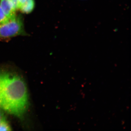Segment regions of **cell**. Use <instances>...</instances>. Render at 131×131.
Masks as SVG:
<instances>
[{"instance_id":"obj_4","label":"cell","mask_w":131,"mask_h":131,"mask_svg":"<svg viewBox=\"0 0 131 131\" xmlns=\"http://www.w3.org/2000/svg\"><path fill=\"white\" fill-rule=\"evenodd\" d=\"M35 5V0H26L19 9L23 13L28 14L33 11Z\"/></svg>"},{"instance_id":"obj_1","label":"cell","mask_w":131,"mask_h":131,"mask_svg":"<svg viewBox=\"0 0 131 131\" xmlns=\"http://www.w3.org/2000/svg\"><path fill=\"white\" fill-rule=\"evenodd\" d=\"M28 106V91L23 78L15 73L0 72V108L21 118Z\"/></svg>"},{"instance_id":"obj_3","label":"cell","mask_w":131,"mask_h":131,"mask_svg":"<svg viewBox=\"0 0 131 131\" xmlns=\"http://www.w3.org/2000/svg\"><path fill=\"white\" fill-rule=\"evenodd\" d=\"M17 3L13 0H0V5L6 16L9 19L16 16L17 9Z\"/></svg>"},{"instance_id":"obj_5","label":"cell","mask_w":131,"mask_h":131,"mask_svg":"<svg viewBox=\"0 0 131 131\" xmlns=\"http://www.w3.org/2000/svg\"><path fill=\"white\" fill-rule=\"evenodd\" d=\"M11 130V127L7 122L3 112L0 110V131Z\"/></svg>"},{"instance_id":"obj_2","label":"cell","mask_w":131,"mask_h":131,"mask_svg":"<svg viewBox=\"0 0 131 131\" xmlns=\"http://www.w3.org/2000/svg\"><path fill=\"white\" fill-rule=\"evenodd\" d=\"M25 34L23 20L16 16L5 24H0V38H8Z\"/></svg>"},{"instance_id":"obj_6","label":"cell","mask_w":131,"mask_h":131,"mask_svg":"<svg viewBox=\"0 0 131 131\" xmlns=\"http://www.w3.org/2000/svg\"><path fill=\"white\" fill-rule=\"evenodd\" d=\"M9 20V19L4 14L0 5V24H5Z\"/></svg>"},{"instance_id":"obj_7","label":"cell","mask_w":131,"mask_h":131,"mask_svg":"<svg viewBox=\"0 0 131 131\" xmlns=\"http://www.w3.org/2000/svg\"><path fill=\"white\" fill-rule=\"evenodd\" d=\"M26 0H17L18 1V9H19L21 6L25 3Z\"/></svg>"}]
</instances>
